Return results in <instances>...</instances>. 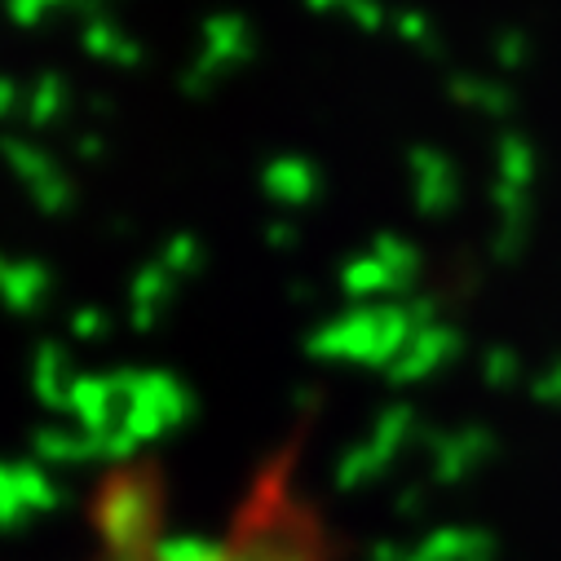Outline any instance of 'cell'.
Wrapping results in <instances>:
<instances>
[{"label":"cell","mask_w":561,"mask_h":561,"mask_svg":"<svg viewBox=\"0 0 561 561\" xmlns=\"http://www.w3.org/2000/svg\"><path fill=\"white\" fill-rule=\"evenodd\" d=\"M539 178V156L526 133H500L495 147V182L513 186V191H530Z\"/></svg>","instance_id":"cell-12"},{"label":"cell","mask_w":561,"mask_h":561,"mask_svg":"<svg viewBox=\"0 0 561 561\" xmlns=\"http://www.w3.org/2000/svg\"><path fill=\"white\" fill-rule=\"evenodd\" d=\"M491 54H495V62H500V71H508V76H517L526 62H530V36L522 32V27H504L500 36H495V45H491Z\"/></svg>","instance_id":"cell-18"},{"label":"cell","mask_w":561,"mask_h":561,"mask_svg":"<svg viewBox=\"0 0 561 561\" xmlns=\"http://www.w3.org/2000/svg\"><path fill=\"white\" fill-rule=\"evenodd\" d=\"M80 49L106 67H119V71H133V67H142V45H137L111 14H93L80 23Z\"/></svg>","instance_id":"cell-7"},{"label":"cell","mask_w":561,"mask_h":561,"mask_svg":"<svg viewBox=\"0 0 561 561\" xmlns=\"http://www.w3.org/2000/svg\"><path fill=\"white\" fill-rule=\"evenodd\" d=\"M173 278H186V274H199L204 270V239L191 234V230H178L173 239H164L160 256H156Z\"/></svg>","instance_id":"cell-16"},{"label":"cell","mask_w":561,"mask_h":561,"mask_svg":"<svg viewBox=\"0 0 561 561\" xmlns=\"http://www.w3.org/2000/svg\"><path fill=\"white\" fill-rule=\"evenodd\" d=\"M102 5H106V0H102Z\"/></svg>","instance_id":"cell-29"},{"label":"cell","mask_w":561,"mask_h":561,"mask_svg":"<svg viewBox=\"0 0 561 561\" xmlns=\"http://www.w3.org/2000/svg\"><path fill=\"white\" fill-rule=\"evenodd\" d=\"M407 169H411V204L425 221H438L447 213H456L460 204V173L451 164L447 151L420 142L407 151Z\"/></svg>","instance_id":"cell-5"},{"label":"cell","mask_w":561,"mask_h":561,"mask_svg":"<svg viewBox=\"0 0 561 561\" xmlns=\"http://www.w3.org/2000/svg\"><path fill=\"white\" fill-rule=\"evenodd\" d=\"M341 288H345L354 301H376V297L407 293L411 284H402V278H398L385 261H376L371 252H363V256L345 261V270H341Z\"/></svg>","instance_id":"cell-11"},{"label":"cell","mask_w":561,"mask_h":561,"mask_svg":"<svg viewBox=\"0 0 561 561\" xmlns=\"http://www.w3.org/2000/svg\"><path fill=\"white\" fill-rule=\"evenodd\" d=\"M447 98L465 111H478V115H491V119H508L517 111V98L508 84L500 80H486V76H473V71H451L447 76Z\"/></svg>","instance_id":"cell-9"},{"label":"cell","mask_w":561,"mask_h":561,"mask_svg":"<svg viewBox=\"0 0 561 561\" xmlns=\"http://www.w3.org/2000/svg\"><path fill=\"white\" fill-rule=\"evenodd\" d=\"M301 443L306 434H293L265 456L213 530H178L169 522L160 460H115L93 486L98 548L89 561H341L328 513L301 486Z\"/></svg>","instance_id":"cell-1"},{"label":"cell","mask_w":561,"mask_h":561,"mask_svg":"<svg viewBox=\"0 0 561 561\" xmlns=\"http://www.w3.org/2000/svg\"><path fill=\"white\" fill-rule=\"evenodd\" d=\"M71 156L84 160V164H102V160H106V137H102L98 128L76 133V137H71Z\"/></svg>","instance_id":"cell-23"},{"label":"cell","mask_w":561,"mask_h":561,"mask_svg":"<svg viewBox=\"0 0 561 561\" xmlns=\"http://www.w3.org/2000/svg\"><path fill=\"white\" fill-rule=\"evenodd\" d=\"M265 243H270V252H297L301 248V226L288 221V217H274L265 226Z\"/></svg>","instance_id":"cell-22"},{"label":"cell","mask_w":561,"mask_h":561,"mask_svg":"<svg viewBox=\"0 0 561 561\" xmlns=\"http://www.w3.org/2000/svg\"><path fill=\"white\" fill-rule=\"evenodd\" d=\"M54 293V274L41 256H23V261H10L5 278H0V301H5L14 314H32L45 306V297Z\"/></svg>","instance_id":"cell-8"},{"label":"cell","mask_w":561,"mask_h":561,"mask_svg":"<svg viewBox=\"0 0 561 561\" xmlns=\"http://www.w3.org/2000/svg\"><path fill=\"white\" fill-rule=\"evenodd\" d=\"M345 19H350V23H354L363 36H376V32L389 23V14H385V5H380V0H350Z\"/></svg>","instance_id":"cell-20"},{"label":"cell","mask_w":561,"mask_h":561,"mask_svg":"<svg viewBox=\"0 0 561 561\" xmlns=\"http://www.w3.org/2000/svg\"><path fill=\"white\" fill-rule=\"evenodd\" d=\"M389 27H393V36H398L402 45H411V49H425L430 58H438V54H443L434 23H430L425 14H420V10H398V14L389 19Z\"/></svg>","instance_id":"cell-17"},{"label":"cell","mask_w":561,"mask_h":561,"mask_svg":"<svg viewBox=\"0 0 561 561\" xmlns=\"http://www.w3.org/2000/svg\"><path fill=\"white\" fill-rule=\"evenodd\" d=\"M252 58H256V27L239 10H217L199 27V54L182 71V93L208 98L226 76H234Z\"/></svg>","instance_id":"cell-3"},{"label":"cell","mask_w":561,"mask_h":561,"mask_svg":"<svg viewBox=\"0 0 561 561\" xmlns=\"http://www.w3.org/2000/svg\"><path fill=\"white\" fill-rule=\"evenodd\" d=\"M23 111H27V89H23V80L0 71V119H19Z\"/></svg>","instance_id":"cell-21"},{"label":"cell","mask_w":561,"mask_h":561,"mask_svg":"<svg viewBox=\"0 0 561 561\" xmlns=\"http://www.w3.org/2000/svg\"><path fill=\"white\" fill-rule=\"evenodd\" d=\"M173 284H178V278H173L160 261H147L142 270L133 274V284H128V301H133V319H137V328H151L156 310L173 297Z\"/></svg>","instance_id":"cell-13"},{"label":"cell","mask_w":561,"mask_h":561,"mask_svg":"<svg viewBox=\"0 0 561 561\" xmlns=\"http://www.w3.org/2000/svg\"><path fill=\"white\" fill-rule=\"evenodd\" d=\"M306 10L310 14H345L350 0H306Z\"/></svg>","instance_id":"cell-26"},{"label":"cell","mask_w":561,"mask_h":561,"mask_svg":"<svg viewBox=\"0 0 561 561\" xmlns=\"http://www.w3.org/2000/svg\"><path fill=\"white\" fill-rule=\"evenodd\" d=\"M456 345H460V336H456L451 328H443V323L420 328V332L411 336V350H407V358H402L398 376H425V371H430L434 363H443Z\"/></svg>","instance_id":"cell-14"},{"label":"cell","mask_w":561,"mask_h":561,"mask_svg":"<svg viewBox=\"0 0 561 561\" xmlns=\"http://www.w3.org/2000/svg\"><path fill=\"white\" fill-rule=\"evenodd\" d=\"M415 328L411 306H363L310 336V350L323 358H358V363H385Z\"/></svg>","instance_id":"cell-2"},{"label":"cell","mask_w":561,"mask_h":561,"mask_svg":"<svg viewBox=\"0 0 561 561\" xmlns=\"http://www.w3.org/2000/svg\"><path fill=\"white\" fill-rule=\"evenodd\" d=\"M0 160L5 169L23 182L32 208L41 217H71L76 208V182L71 173L58 164V156L32 137H19V133H0Z\"/></svg>","instance_id":"cell-4"},{"label":"cell","mask_w":561,"mask_h":561,"mask_svg":"<svg viewBox=\"0 0 561 561\" xmlns=\"http://www.w3.org/2000/svg\"><path fill=\"white\" fill-rule=\"evenodd\" d=\"M49 5H54V10H76L80 0H49Z\"/></svg>","instance_id":"cell-27"},{"label":"cell","mask_w":561,"mask_h":561,"mask_svg":"<svg viewBox=\"0 0 561 561\" xmlns=\"http://www.w3.org/2000/svg\"><path fill=\"white\" fill-rule=\"evenodd\" d=\"M5 14H10V23H14V27L36 32V27L54 14V5H49V0H5Z\"/></svg>","instance_id":"cell-19"},{"label":"cell","mask_w":561,"mask_h":561,"mask_svg":"<svg viewBox=\"0 0 561 561\" xmlns=\"http://www.w3.org/2000/svg\"><path fill=\"white\" fill-rule=\"evenodd\" d=\"M76 332H80V336L102 332V314H98V310H80V314H76Z\"/></svg>","instance_id":"cell-25"},{"label":"cell","mask_w":561,"mask_h":561,"mask_svg":"<svg viewBox=\"0 0 561 561\" xmlns=\"http://www.w3.org/2000/svg\"><path fill=\"white\" fill-rule=\"evenodd\" d=\"M371 256L376 261H385L402 284H411V278L420 274V248L411 243V239H402V234H393V230H380L376 239H371Z\"/></svg>","instance_id":"cell-15"},{"label":"cell","mask_w":561,"mask_h":561,"mask_svg":"<svg viewBox=\"0 0 561 561\" xmlns=\"http://www.w3.org/2000/svg\"><path fill=\"white\" fill-rule=\"evenodd\" d=\"M89 115L111 119V115H115V98H111V93H93V98H89Z\"/></svg>","instance_id":"cell-24"},{"label":"cell","mask_w":561,"mask_h":561,"mask_svg":"<svg viewBox=\"0 0 561 561\" xmlns=\"http://www.w3.org/2000/svg\"><path fill=\"white\" fill-rule=\"evenodd\" d=\"M261 191H265L270 204L288 208V213H301L323 195V169L310 156H293V151L274 156L261 169Z\"/></svg>","instance_id":"cell-6"},{"label":"cell","mask_w":561,"mask_h":561,"mask_svg":"<svg viewBox=\"0 0 561 561\" xmlns=\"http://www.w3.org/2000/svg\"><path fill=\"white\" fill-rule=\"evenodd\" d=\"M67 115H71V84H67V76L62 71H41L27 84V111H23V119L32 128H58Z\"/></svg>","instance_id":"cell-10"},{"label":"cell","mask_w":561,"mask_h":561,"mask_svg":"<svg viewBox=\"0 0 561 561\" xmlns=\"http://www.w3.org/2000/svg\"><path fill=\"white\" fill-rule=\"evenodd\" d=\"M5 270H10V256H5V252H0V278H5Z\"/></svg>","instance_id":"cell-28"}]
</instances>
